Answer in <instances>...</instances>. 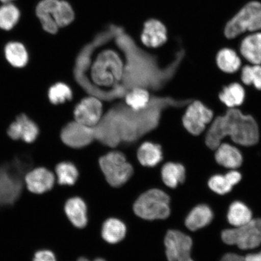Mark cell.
<instances>
[{"label": "cell", "mask_w": 261, "mask_h": 261, "mask_svg": "<svg viewBox=\"0 0 261 261\" xmlns=\"http://www.w3.org/2000/svg\"><path fill=\"white\" fill-rule=\"evenodd\" d=\"M227 137L238 145H256L260 140L258 123L251 114L244 113L238 108L228 109L212 120L205 133V144L215 151Z\"/></svg>", "instance_id": "1"}, {"label": "cell", "mask_w": 261, "mask_h": 261, "mask_svg": "<svg viewBox=\"0 0 261 261\" xmlns=\"http://www.w3.org/2000/svg\"><path fill=\"white\" fill-rule=\"evenodd\" d=\"M124 65L119 55L113 50H106L98 55L91 68L93 83L100 87H111L122 80Z\"/></svg>", "instance_id": "2"}, {"label": "cell", "mask_w": 261, "mask_h": 261, "mask_svg": "<svg viewBox=\"0 0 261 261\" xmlns=\"http://www.w3.org/2000/svg\"><path fill=\"white\" fill-rule=\"evenodd\" d=\"M170 198L162 190L153 189L140 195L134 204L135 213L146 220H164L170 215Z\"/></svg>", "instance_id": "3"}, {"label": "cell", "mask_w": 261, "mask_h": 261, "mask_svg": "<svg viewBox=\"0 0 261 261\" xmlns=\"http://www.w3.org/2000/svg\"><path fill=\"white\" fill-rule=\"evenodd\" d=\"M261 30V3L252 2L241 10L227 22L224 35L228 39H234L246 32Z\"/></svg>", "instance_id": "4"}, {"label": "cell", "mask_w": 261, "mask_h": 261, "mask_svg": "<svg viewBox=\"0 0 261 261\" xmlns=\"http://www.w3.org/2000/svg\"><path fill=\"white\" fill-rule=\"evenodd\" d=\"M101 170L107 181L113 187H120L128 180L133 174V168L127 162L125 155L119 151H112L99 160Z\"/></svg>", "instance_id": "5"}, {"label": "cell", "mask_w": 261, "mask_h": 261, "mask_svg": "<svg viewBox=\"0 0 261 261\" xmlns=\"http://www.w3.org/2000/svg\"><path fill=\"white\" fill-rule=\"evenodd\" d=\"M222 240L228 245H237L241 249H253L261 244V218L252 220L243 226L225 230Z\"/></svg>", "instance_id": "6"}, {"label": "cell", "mask_w": 261, "mask_h": 261, "mask_svg": "<svg viewBox=\"0 0 261 261\" xmlns=\"http://www.w3.org/2000/svg\"><path fill=\"white\" fill-rule=\"evenodd\" d=\"M22 175L12 162L0 167V206L14 204L19 198Z\"/></svg>", "instance_id": "7"}, {"label": "cell", "mask_w": 261, "mask_h": 261, "mask_svg": "<svg viewBox=\"0 0 261 261\" xmlns=\"http://www.w3.org/2000/svg\"><path fill=\"white\" fill-rule=\"evenodd\" d=\"M214 119V111L200 100H195L188 106L182 118V125L191 135H201Z\"/></svg>", "instance_id": "8"}, {"label": "cell", "mask_w": 261, "mask_h": 261, "mask_svg": "<svg viewBox=\"0 0 261 261\" xmlns=\"http://www.w3.org/2000/svg\"><path fill=\"white\" fill-rule=\"evenodd\" d=\"M165 245L168 261H194L191 256L192 240L187 234L178 230H169L165 238Z\"/></svg>", "instance_id": "9"}, {"label": "cell", "mask_w": 261, "mask_h": 261, "mask_svg": "<svg viewBox=\"0 0 261 261\" xmlns=\"http://www.w3.org/2000/svg\"><path fill=\"white\" fill-rule=\"evenodd\" d=\"M103 114V105L96 97L84 98L75 107V121L93 128L99 123Z\"/></svg>", "instance_id": "10"}, {"label": "cell", "mask_w": 261, "mask_h": 261, "mask_svg": "<svg viewBox=\"0 0 261 261\" xmlns=\"http://www.w3.org/2000/svg\"><path fill=\"white\" fill-rule=\"evenodd\" d=\"M61 137L65 144L71 148H80L90 144L93 133L92 128L74 121L64 127Z\"/></svg>", "instance_id": "11"}, {"label": "cell", "mask_w": 261, "mask_h": 261, "mask_svg": "<svg viewBox=\"0 0 261 261\" xmlns=\"http://www.w3.org/2000/svg\"><path fill=\"white\" fill-rule=\"evenodd\" d=\"M8 134L12 139H22L25 142L32 143L37 139L39 129L35 122L27 116L21 114L9 126Z\"/></svg>", "instance_id": "12"}, {"label": "cell", "mask_w": 261, "mask_h": 261, "mask_svg": "<svg viewBox=\"0 0 261 261\" xmlns=\"http://www.w3.org/2000/svg\"><path fill=\"white\" fill-rule=\"evenodd\" d=\"M25 182L29 191L35 194H43L53 188V173L44 168L34 169L25 176Z\"/></svg>", "instance_id": "13"}, {"label": "cell", "mask_w": 261, "mask_h": 261, "mask_svg": "<svg viewBox=\"0 0 261 261\" xmlns=\"http://www.w3.org/2000/svg\"><path fill=\"white\" fill-rule=\"evenodd\" d=\"M167 39V30L161 21L150 19L146 22L141 35L142 43L145 46L153 48L161 47Z\"/></svg>", "instance_id": "14"}, {"label": "cell", "mask_w": 261, "mask_h": 261, "mask_svg": "<svg viewBox=\"0 0 261 261\" xmlns=\"http://www.w3.org/2000/svg\"><path fill=\"white\" fill-rule=\"evenodd\" d=\"M215 151V161L220 165L234 169L240 167L242 165V153L236 146L222 142Z\"/></svg>", "instance_id": "15"}, {"label": "cell", "mask_w": 261, "mask_h": 261, "mask_svg": "<svg viewBox=\"0 0 261 261\" xmlns=\"http://www.w3.org/2000/svg\"><path fill=\"white\" fill-rule=\"evenodd\" d=\"M240 50L250 64L261 65V32L247 36L241 42Z\"/></svg>", "instance_id": "16"}, {"label": "cell", "mask_w": 261, "mask_h": 261, "mask_svg": "<svg viewBox=\"0 0 261 261\" xmlns=\"http://www.w3.org/2000/svg\"><path fill=\"white\" fill-rule=\"evenodd\" d=\"M246 97V90L242 85L237 82L223 87L218 94L220 102L228 109H234L243 106Z\"/></svg>", "instance_id": "17"}, {"label": "cell", "mask_w": 261, "mask_h": 261, "mask_svg": "<svg viewBox=\"0 0 261 261\" xmlns=\"http://www.w3.org/2000/svg\"><path fill=\"white\" fill-rule=\"evenodd\" d=\"M58 2L59 0H42L36 9V14L42 28L51 34H56L59 29L54 19V11Z\"/></svg>", "instance_id": "18"}, {"label": "cell", "mask_w": 261, "mask_h": 261, "mask_svg": "<svg viewBox=\"0 0 261 261\" xmlns=\"http://www.w3.org/2000/svg\"><path fill=\"white\" fill-rule=\"evenodd\" d=\"M65 212L75 227L84 228L86 226L88 222L87 205L81 198L69 199L65 203Z\"/></svg>", "instance_id": "19"}, {"label": "cell", "mask_w": 261, "mask_h": 261, "mask_svg": "<svg viewBox=\"0 0 261 261\" xmlns=\"http://www.w3.org/2000/svg\"><path fill=\"white\" fill-rule=\"evenodd\" d=\"M215 63L218 69L226 74H233L239 71L242 65L241 58L230 48H224L218 52Z\"/></svg>", "instance_id": "20"}, {"label": "cell", "mask_w": 261, "mask_h": 261, "mask_svg": "<svg viewBox=\"0 0 261 261\" xmlns=\"http://www.w3.org/2000/svg\"><path fill=\"white\" fill-rule=\"evenodd\" d=\"M213 217V212L208 205H198L188 215L185 220L186 226L191 231L197 230L210 224Z\"/></svg>", "instance_id": "21"}, {"label": "cell", "mask_w": 261, "mask_h": 261, "mask_svg": "<svg viewBox=\"0 0 261 261\" xmlns=\"http://www.w3.org/2000/svg\"><path fill=\"white\" fill-rule=\"evenodd\" d=\"M137 154L140 164L146 167H154L163 159L161 146L152 142H146L142 143Z\"/></svg>", "instance_id": "22"}, {"label": "cell", "mask_w": 261, "mask_h": 261, "mask_svg": "<svg viewBox=\"0 0 261 261\" xmlns=\"http://www.w3.org/2000/svg\"><path fill=\"white\" fill-rule=\"evenodd\" d=\"M126 227L125 224L116 218H109L104 222L102 228L103 240L110 244L120 242L125 238Z\"/></svg>", "instance_id": "23"}, {"label": "cell", "mask_w": 261, "mask_h": 261, "mask_svg": "<svg viewBox=\"0 0 261 261\" xmlns=\"http://www.w3.org/2000/svg\"><path fill=\"white\" fill-rule=\"evenodd\" d=\"M161 173L163 181L169 188H175L185 179V168L179 163H166L163 166Z\"/></svg>", "instance_id": "24"}, {"label": "cell", "mask_w": 261, "mask_h": 261, "mask_svg": "<svg viewBox=\"0 0 261 261\" xmlns=\"http://www.w3.org/2000/svg\"><path fill=\"white\" fill-rule=\"evenodd\" d=\"M228 223L238 227L243 226L252 220V213L242 202H233L230 205L227 214Z\"/></svg>", "instance_id": "25"}, {"label": "cell", "mask_w": 261, "mask_h": 261, "mask_svg": "<svg viewBox=\"0 0 261 261\" xmlns=\"http://www.w3.org/2000/svg\"><path fill=\"white\" fill-rule=\"evenodd\" d=\"M6 58L15 67L25 66L28 62V54L23 45L17 42H9L5 47Z\"/></svg>", "instance_id": "26"}, {"label": "cell", "mask_w": 261, "mask_h": 261, "mask_svg": "<svg viewBox=\"0 0 261 261\" xmlns=\"http://www.w3.org/2000/svg\"><path fill=\"white\" fill-rule=\"evenodd\" d=\"M149 100V91L142 87L134 88L125 96L126 105L136 112L144 110L148 106Z\"/></svg>", "instance_id": "27"}, {"label": "cell", "mask_w": 261, "mask_h": 261, "mask_svg": "<svg viewBox=\"0 0 261 261\" xmlns=\"http://www.w3.org/2000/svg\"><path fill=\"white\" fill-rule=\"evenodd\" d=\"M19 18V10L12 3H5L0 7V28L3 30H11L18 23Z\"/></svg>", "instance_id": "28"}, {"label": "cell", "mask_w": 261, "mask_h": 261, "mask_svg": "<svg viewBox=\"0 0 261 261\" xmlns=\"http://www.w3.org/2000/svg\"><path fill=\"white\" fill-rule=\"evenodd\" d=\"M241 80L246 86L261 91V65H246L241 68Z\"/></svg>", "instance_id": "29"}, {"label": "cell", "mask_w": 261, "mask_h": 261, "mask_svg": "<svg viewBox=\"0 0 261 261\" xmlns=\"http://www.w3.org/2000/svg\"><path fill=\"white\" fill-rule=\"evenodd\" d=\"M58 182L61 185H73L77 181L78 175L77 169L73 163L62 162L56 168Z\"/></svg>", "instance_id": "30"}, {"label": "cell", "mask_w": 261, "mask_h": 261, "mask_svg": "<svg viewBox=\"0 0 261 261\" xmlns=\"http://www.w3.org/2000/svg\"><path fill=\"white\" fill-rule=\"evenodd\" d=\"M74 18V13L69 3L60 0L55 13V21L58 27L63 28L69 25Z\"/></svg>", "instance_id": "31"}, {"label": "cell", "mask_w": 261, "mask_h": 261, "mask_svg": "<svg viewBox=\"0 0 261 261\" xmlns=\"http://www.w3.org/2000/svg\"><path fill=\"white\" fill-rule=\"evenodd\" d=\"M73 93L70 88L64 83H57L48 91V98L52 103H63L72 99Z\"/></svg>", "instance_id": "32"}, {"label": "cell", "mask_w": 261, "mask_h": 261, "mask_svg": "<svg viewBox=\"0 0 261 261\" xmlns=\"http://www.w3.org/2000/svg\"><path fill=\"white\" fill-rule=\"evenodd\" d=\"M208 187L215 193L224 195L231 191V185L225 175H215L212 177L208 182Z\"/></svg>", "instance_id": "33"}, {"label": "cell", "mask_w": 261, "mask_h": 261, "mask_svg": "<svg viewBox=\"0 0 261 261\" xmlns=\"http://www.w3.org/2000/svg\"><path fill=\"white\" fill-rule=\"evenodd\" d=\"M33 261H57V259L51 251L43 250L35 253Z\"/></svg>", "instance_id": "34"}, {"label": "cell", "mask_w": 261, "mask_h": 261, "mask_svg": "<svg viewBox=\"0 0 261 261\" xmlns=\"http://www.w3.org/2000/svg\"><path fill=\"white\" fill-rule=\"evenodd\" d=\"M225 176L233 187L234 185L238 184L242 178L240 173L234 170L228 172Z\"/></svg>", "instance_id": "35"}, {"label": "cell", "mask_w": 261, "mask_h": 261, "mask_svg": "<svg viewBox=\"0 0 261 261\" xmlns=\"http://www.w3.org/2000/svg\"><path fill=\"white\" fill-rule=\"evenodd\" d=\"M220 261H244V257L234 253H227Z\"/></svg>", "instance_id": "36"}, {"label": "cell", "mask_w": 261, "mask_h": 261, "mask_svg": "<svg viewBox=\"0 0 261 261\" xmlns=\"http://www.w3.org/2000/svg\"><path fill=\"white\" fill-rule=\"evenodd\" d=\"M244 261H261V252L248 254L244 257Z\"/></svg>", "instance_id": "37"}, {"label": "cell", "mask_w": 261, "mask_h": 261, "mask_svg": "<svg viewBox=\"0 0 261 261\" xmlns=\"http://www.w3.org/2000/svg\"><path fill=\"white\" fill-rule=\"evenodd\" d=\"M77 261H90L89 259H87L86 258H85V257H80L79 259L77 260ZM93 261H106V260H104L102 258H97Z\"/></svg>", "instance_id": "38"}, {"label": "cell", "mask_w": 261, "mask_h": 261, "mask_svg": "<svg viewBox=\"0 0 261 261\" xmlns=\"http://www.w3.org/2000/svg\"><path fill=\"white\" fill-rule=\"evenodd\" d=\"M14 1V0H0V2L4 3H11V2Z\"/></svg>", "instance_id": "39"}]
</instances>
